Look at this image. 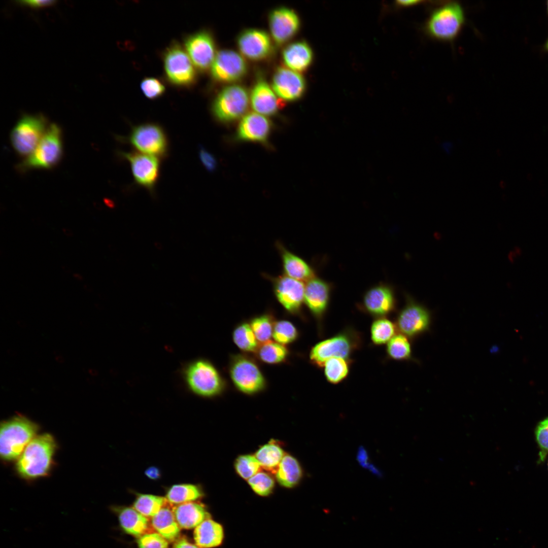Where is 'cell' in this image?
<instances>
[{"mask_svg":"<svg viewBox=\"0 0 548 548\" xmlns=\"http://www.w3.org/2000/svg\"><path fill=\"white\" fill-rule=\"evenodd\" d=\"M55 449V441L50 434L36 436L18 459V472L27 479L47 475L51 466Z\"/></svg>","mask_w":548,"mask_h":548,"instance_id":"cell-2","label":"cell"},{"mask_svg":"<svg viewBox=\"0 0 548 548\" xmlns=\"http://www.w3.org/2000/svg\"><path fill=\"white\" fill-rule=\"evenodd\" d=\"M158 533L145 534L141 536L138 543L139 548H168V542Z\"/></svg>","mask_w":548,"mask_h":548,"instance_id":"cell-44","label":"cell"},{"mask_svg":"<svg viewBox=\"0 0 548 548\" xmlns=\"http://www.w3.org/2000/svg\"><path fill=\"white\" fill-rule=\"evenodd\" d=\"M350 360L333 357L328 359L324 365V374L327 381L336 384L344 380L350 370Z\"/></svg>","mask_w":548,"mask_h":548,"instance_id":"cell-34","label":"cell"},{"mask_svg":"<svg viewBox=\"0 0 548 548\" xmlns=\"http://www.w3.org/2000/svg\"><path fill=\"white\" fill-rule=\"evenodd\" d=\"M265 276L271 282L275 295L283 307L290 313H299L304 302L305 285L303 282L284 274Z\"/></svg>","mask_w":548,"mask_h":548,"instance_id":"cell-14","label":"cell"},{"mask_svg":"<svg viewBox=\"0 0 548 548\" xmlns=\"http://www.w3.org/2000/svg\"><path fill=\"white\" fill-rule=\"evenodd\" d=\"M298 336L297 328L290 321L280 320L275 323L272 337L276 341L285 345L293 342Z\"/></svg>","mask_w":548,"mask_h":548,"instance_id":"cell-40","label":"cell"},{"mask_svg":"<svg viewBox=\"0 0 548 548\" xmlns=\"http://www.w3.org/2000/svg\"><path fill=\"white\" fill-rule=\"evenodd\" d=\"M186 52L194 66L200 71L209 69L217 53L211 34L201 30L188 37L185 41Z\"/></svg>","mask_w":548,"mask_h":548,"instance_id":"cell-16","label":"cell"},{"mask_svg":"<svg viewBox=\"0 0 548 548\" xmlns=\"http://www.w3.org/2000/svg\"><path fill=\"white\" fill-rule=\"evenodd\" d=\"M271 128L270 121L265 116L250 112L242 118L236 138L239 141L264 143L267 141Z\"/></svg>","mask_w":548,"mask_h":548,"instance_id":"cell-21","label":"cell"},{"mask_svg":"<svg viewBox=\"0 0 548 548\" xmlns=\"http://www.w3.org/2000/svg\"><path fill=\"white\" fill-rule=\"evenodd\" d=\"M74 277H75V278H76V279H77L78 280H81V279H82V277H81V276H80V275H79V274H75V275H74Z\"/></svg>","mask_w":548,"mask_h":548,"instance_id":"cell-53","label":"cell"},{"mask_svg":"<svg viewBox=\"0 0 548 548\" xmlns=\"http://www.w3.org/2000/svg\"><path fill=\"white\" fill-rule=\"evenodd\" d=\"M256 352L260 360L268 364H278L284 361L289 353L284 345L271 340L261 343Z\"/></svg>","mask_w":548,"mask_h":548,"instance_id":"cell-33","label":"cell"},{"mask_svg":"<svg viewBox=\"0 0 548 548\" xmlns=\"http://www.w3.org/2000/svg\"><path fill=\"white\" fill-rule=\"evenodd\" d=\"M229 370L234 386L244 393L255 394L266 386L265 379L258 365L248 356L237 355L233 357Z\"/></svg>","mask_w":548,"mask_h":548,"instance_id":"cell-10","label":"cell"},{"mask_svg":"<svg viewBox=\"0 0 548 548\" xmlns=\"http://www.w3.org/2000/svg\"><path fill=\"white\" fill-rule=\"evenodd\" d=\"M174 548H200L197 545L193 544L185 539L178 540L175 544Z\"/></svg>","mask_w":548,"mask_h":548,"instance_id":"cell-49","label":"cell"},{"mask_svg":"<svg viewBox=\"0 0 548 548\" xmlns=\"http://www.w3.org/2000/svg\"><path fill=\"white\" fill-rule=\"evenodd\" d=\"M199 157L203 166L208 170L212 172L215 169L217 163L215 157L203 147L199 149Z\"/></svg>","mask_w":548,"mask_h":548,"instance_id":"cell-46","label":"cell"},{"mask_svg":"<svg viewBox=\"0 0 548 548\" xmlns=\"http://www.w3.org/2000/svg\"><path fill=\"white\" fill-rule=\"evenodd\" d=\"M163 62L166 75L172 83L187 86L194 83L196 77L194 65L180 45L174 43L166 49Z\"/></svg>","mask_w":548,"mask_h":548,"instance_id":"cell-11","label":"cell"},{"mask_svg":"<svg viewBox=\"0 0 548 548\" xmlns=\"http://www.w3.org/2000/svg\"><path fill=\"white\" fill-rule=\"evenodd\" d=\"M361 345V337L357 331L346 328L336 335L314 346L310 359L317 367L324 366L329 358L339 357L350 360L351 355Z\"/></svg>","mask_w":548,"mask_h":548,"instance_id":"cell-6","label":"cell"},{"mask_svg":"<svg viewBox=\"0 0 548 548\" xmlns=\"http://www.w3.org/2000/svg\"><path fill=\"white\" fill-rule=\"evenodd\" d=\"M120 154L129 163L135 182L153 191L160 174L158 158L136 151L121 152Z\"/></svg>","mask_w":548,"mask_h":548,"instance_id":"cell-15","label":"cell"},{"mask_svg":"<svg viewBox=\"0 0 548 548\" xmlns=\"http://www.w3.org/2000/svg\"><path fill=\"white\" fill-rule=\"evenodd\" d=\"M388 356L396 360H406L412 358L411 346L408 338L399 334L395 335L387 344Z\"/></svg>","mask_w":548,"mask_h":548,"instance_id":"cell-38","label":"cell"},{"mask_svg":"<svg viewBox=\"0 0 548 548\" xmlns=\"http://www.w3.org/2000/svg\"><path fill=\"white\" fill-rule=\"evenodd\" d=\"M303 475L302 468L293 456L285 455L276 472L278 482L283 487L291 488L296 486Z\"/></svg>","mask_w":548,"mask_h":548,"instance_id":"cell-28","label":"cell"},{"mask_svg":"<svg viewBox=\"0 0 548 548\" xmlns=\"http://www.w3.org/2000/svg\"><path fill=\"white\" fill-rule=\"evenodd\" d=\"M145 473L148 478L153 480L158 479L161 475L159 469L154 466L148 468L146 470Z\"/></svg>","mask_w":548,"mask_h":548,"instance_id":"cell-48","label":"cell"},{"mask_svg":"<svg viewBox=\"0 0 548 548\" xmlns=\"http://www.w3.org/2000/svg\"><path fill=\"white\" fill-rule=\"evenodd\" d=\"M118 518L122 529L134 536L141 535L148 528V522L146 517L134 508H122L118 512Z\"/></svg>","mask_w":548,"mask_h":548,"instance_id":"cell-31","label":"cell"},{"mask_svg":"<svg viewBox=\"0 0 548 548\" xmlns=\"http://www.w3.org/2000/svg\"><path fill=\"white\" fill-rule=\"evenodd\" d=\"M234 467L236 473L242 478L249 480L260 471L261 466L255 456L243 455L236 459Z\"/></svg>","mask_w":548,"mask_h":548,"instance_id":"cell-41","label":"cell"},{"mask_svg":"<svg viewBox=\"0 0 548 548\" xmlns=\"http://www.w3.org/2000/svg\"><path fill=\"white\" fill-rule=\"evenodd\" d=\"M282 57L287 67L300 72L307 70L311 64L313 53L306 42L298 41L287 45L284 48Z\"/></svg>","mask_w":548,"mask_h":548,"instance_id":"cell-25","label":"cell"},{"mask_svg":"<svg viewBox=\"0 0 548 548\" xmlns=\"http://www.w3.org/2000/svg\"><path fill=\"white\" fill-rule=\"evenodd\" d=\"M547 11H548V1L547 2Z\"/></svg>","mask_w":548,"mask_h":548,"instance_id":"cell-55","label":"cell"},{"mask_svg":"<svg viewBox=\"0 0 548 548\" xmlns=\"http://www.w3.org/2000/svg\"><path fill=\"white\" fill-rule=\"evenodd\" d=\"M248 484L255 493L262 496L269 495L275 487V481L272 476L262 471L249 478Z\"/></svg>","mask_w":548,"mask_h":548,"instance_id":"cell-42","label":"cell"},{"mask_svg":"<svg viewBox=\"0 0 548 548\" xmlns=\"http://www.w3.org/2000/svg\"><path fill=\"white\" fill-rule=\"evenodd\" d=\"M63 232L65 233V234H66V235H67L68 236L71 235L72 234V232L70 230L67 229H63Z\"/></svg>","mask_w":548,"mask_h":548,"instance_id":"cell-52","label":"cell"},{"mask_svg":"<svg viewBox=\"0 0 548 548\" xmlns=\"http://www.w3.org/2000/svg\"><path fill=\"white\" fill-rule=\"evenodd\" d=\"M237 44L242 54L253 60L268 57L273 50L272 40L269 34L259 28L243 30L237 36Z\"/></svg>","mask_w":548,"mask_h":548,"instance_id":"cell-18","label":"cell"},{"mask_svg":"<svg viewBox=\"0 0 548 548\" xmlns=\"http://www.w3.org/2000/svg\"><path fill=\"white\" fill-rule=\"evenodd\" d=\"M271 87L275 93L283 99L294 101L303 95L306 83L303 77L298 72L280 66L273 73Z\"/></svg>","mask_w":548,"mask_h":548,"instance_id":"cell-19","label":"cell"},{"mask_svg":"<svg viewBox=\"0 0 548 548\" xmlns=\"http://www.w3.org/2000/svg\"><path fill=\"white\" fill-rule=\"evenodd\" d=\"M166 498L150 494L139 495L133 504L134 508L145 517L155 516L165 502Z\"/></svg>","mask_w":548,"mask_h":548,"instance_id":"cell-37","label":"cell"},{"mask_svg":"<svg viewBox=\"0 0 548 548\" xmlns=\"http://www.w3.org/2000/svg\"><path fill=\"white\" fill-rule=\"evenodd\" d=\"M250 99L255 112L265 116L275 115L279 110L280 105L275 92L262 78H258L254 84Z\"/></svg>","mask_w":548,"mask_h":548,"instance_id":"cell-23","label":"cell"},{"mask_svg":"<svg viewBox=\"0 0 548 548\" xmlns=\"http://www.w3.org/2000/svg\"><path fill=\"white\" fill-rule=\"evenodd\" d=\"M273 321L272 316L269 314L252 319L250 324L258 341L262 343L270 340L275 324Z\"/></svg>","mask_w":548,"mask_h":548,"instance_id":"cell-39","label":"cell"},{"mask_svg":"<svg viewBox=\"0 0 548 548\" xmlns=\"http://www.w3.org/2000/svg\"><path fill=\"white\" fill-rule=\"evenodd\" d=\"M140 86L144 94L150 99H155L161 96L165 90L163 83L155 78H145Z\"/></svg>","mask_w":548,"mask_h":548,"instance_id":"cell-43","label":"cell"},{"mask_svg":"<svg viewBox=\"0 0 548 548\" xmlns=\"http://www.w3.org/2000/svg\"><path fill=\"white\" fill-rule=\"evenodd\" d=\"M182 374L188 389L201 397H212L219 395L225 386L216 367L205 359H197L187 363L183 368Z\"/></svg>","mask_w":548,"mask_h":548,"instance_id":"cell-3","label":"cell"},{"mask_svg":"<svg viewBox=\"0 0 548 548\" xmlns=\"http://www.w3.org/2000/svg\"><path fill=\"white\" fill-rule=\"evenodd\" d=\"M362 306L366 312L377 318L385 317L395 309L393 289L386 284L370 288L363 296Z\"/></svg>","mask_w":548,"mask_h":548,"instance_id":"cell-20","label":"cell"},{"mask_svg":"<svg viewBox=\"0 0 548 548\" xmlns=\"http://www.w3.org/2000/svg\"><path fill=\"white\" fill-rule=\"evenodd\" d=\"M250 96L246 88L239 84L223 87L215 97L212 107L215 117L229 123L242 118L249 108Z\"/></svg>","mask_w":548,"mask_h":548,"instance_id":"cell-8","label":"cell"},{"mask_svg":"<svg viewBox=\"0 0 548 548\" xmlns=\"http://www.w3.org/2000/svg\"><path fill=\"white\" fill-rule=\"evenodd\" d=\"M423 2L420 1H400L397 2V5L401 7H409L421 4Z\"/></svg>","mask_w":548,"mask_h":548,"instance_id":"cell-50","label":"cell"},{"mask_svg":"<svg viewBox=\"0 0 548 548\" xmlns=\"http://www.w3.org/2000/svg\"><path fill=\"white\" fill-rule=\"evenodd\" d=\"M268 22L272 39L277 45L291 40L300 27V19L293 9L284 6L276 8L269 14Z\"/></svg>","mask_w":548,"mask_h":548,"instance_id":"cell-17","label":"cell"},{"mask_svg":"<svg viewBox=\"0 0 548 548\" xmlns=\"http://www.w3.org/2000/svg\"><path fill=\"white\" fill-rule=\"evenodd\" d=\"M536 436L542 450L540 457L542 459L548 452V418L538 424L536 430Z\"/></svg>","mask_w":548,"mask_h":548,"instance_id":"cell-45","label":"cell"},{"mask_svg":"<svg viewBox=\"0 0 548 548\" xmlns=\"http://www.w3.org/2000/svg\"><path fill=\"white\" fill-rule=\"evenodd\" d=\"M179 526L184 529L196 528L210 518L204 507L198 503L189 502L179 504L173 509Z\"/></svg>","mask_w":548,"mask_h":548,"instance_id":"cell-26","label":"cell"},{"mask_svg":"<svg viewBox=\"0 0 548 548\" xmlns=\"http://www.w3.org/2000/svg\"><path fill=\"white\" fill-rule=\"evenodd\" d=\"M154 528L165 539L173 541L180 534L179 526L174 512L167 508H162L152 519Z\"/></svg>","mask_w":548,"mask_h":548,"instance_id":"cell-30","label":"cell"},{"mask_svg":"<svg viewBox=\"0 0 548 548\" xmlns=\"http://www.w3.org/2000/svg\"><path fill=\"white\" fill-rule=\"evenodd\" d=\"M396 329V325L386 318H377L370 328L372 342L375 345L388 342L395 335Z\"/></svg>","mask_w":548,"mask_h":548,"instance_id":"cell-36","label":"cell"},{"mask_svg":"<svg viewBox=\"0 0 548 548\" xmlns=\"http://www.w3.org/2000/svg\"><path fill=\"white\" fill-rule=\"evenodd\" d=\"M465 23V12L461 5L456 2H446L431 11L423 29L433 40L452 43L459 37Z\"/></svg>","mask_w":548,"mask_h":548,"instance_id":"cell-1","label":"cell"},{"mask_svg":"<svg viewBox=\"0 0 548 548\" xmlns=\"http://www.w3.org/2000/svg\"><path fill=\"white\" fill-rule=\"evenodd\" d=\"M330 290L328 283L316 277L305 285L304 302L318 321H322L327 309Z\"/></svg>","mask_w":548,"mask_h":548,"instance_id":"cell-22","label":"cell"},{"mask_svg":"<svg viewBox=\"0 0 548 548\" xmlns=\"http://www.w3.org/2000/svg\"><path fill=\"white\" fill-rule=\"evenodd\" d=\"M284 456V450L279 443L274 439H271L261 447L255 455L261 467L273 473H276Z\"/></svg>","mask_w":548,"mask_h":548,"instance_id":"cell-29","label":"cell"},{"mask_svg":"<svg viewBox=\"0 0 548 548\" xmlns=\"http://www.w3.org/2000/svg\"><path fill=\"white\" fill-rule=\"evenodd\" d=\"M38 430L36 424L21 416L3 423L0 432L2 458L6 461L18 459Z\"/></svg>","mask_w":548,"mask_h":548,"instance_id":"cell-4","label":"cell"},{"mask_svg":"<svg viewBox=\"0 0 548 548\" xmlns=\"http://www.w3.org/2000/svg\"><path fill=\"white\" fill-rule=\"evenodd\" d=\"M128 142L139 152L158 158L166 156L168 142L162 127L154 123H145L133 127Z\"/></svg>","mask_w":548,"mask_h":548,"instance_id":"cell-9","label":"cell"},{"mask_svg":"<svg viewBox=\"0 0 548 548\" xmlns=\"http://www.w3.org/2000/svg\"><path fill=\"white\" fill-rule=\"evenodd\" d=\"M202 495L201 490L197 486L183 484L172 486L168 490L165 498L171 503L181 504L195 501Z\"/></svg>","mask_w":548,"mask_h":548,"instance_id":"cell-32","label":"cell"},{"mask_svg":"<svg viewBox=\"0 0 548 548\" xmlns=\"http://www.w3.org/2000/svg\"><path fill=\"white\" fill-rule=\"evenodd\" d=\"M233 340L241 350L246 352H256L258 340L250 324L242 323L237 325L232 333Z\"/></svg>","mask_w":548,"mask_h":548,"instance_id":"cell-35","label":"cell"},{"mask_svg":"<svg viewBox=\"0 0 548 548\" xmlns=\"http://www.w3.org/2000/svg\"><path fill=\"white\" fill-rule=\"evenodd\" d=\"M224 531L219 523L209 518L206 519L195 529L194 539L200 548L218 546L223 541Z\"/></svg>","mask_w":548,"mask_h":548,"instance_id":"cell-27","label":"cell"},{"mask_svg":"<svg viewBox=\"0 0 548 548\" xmlns=\"http://www.w3.org/2000/svg\"><path fill=\"white\" fill-rule=\"evenodd\" d=\"M42 114H24L13 128L10 140L17 154L26 157L35 149L48 126Z\"/></svg>","mask_w":548,"mask_h":548,"instance_id":"cell-7","label":"cell"},{"mask_svg":"<svg viewBox=\"0 0 548 548\" xmlns=\"http://www.w3.org/2000/svg\"><path fill=\"white\" fill-rule=\"evenodd\" d=\"M452 147V144L451 143H446L443 144V148L446 151V152L449 154Z\"/></svg>","mask_w":548,"mask_h":548,"instance_id":"cell-51","label":"cell"},{"mask_svg":"<svg viewBox=\"0 0 548 548\" xmlns=\"http://www.w3.org/2000/svg\"><path fill=\"white\" fill-rule=\"evenodd\" d=\"M430 323L429 311L408 297L406 304L397 315L395 325L402 334L414 338L426 332Z\"/></svg>","mask_w":548,"mask_h":548,"instance_id":"cell-12","label":"cell"},{"mask_svg":"<svg viewBox=\"0 0 548 548\" xmlns=\"http://www.w3.org/2000/svg\"><path fill=\"white\" fill-rule=\"evenodd\" d=\"M276 247L281 256L283 274L301 282L315 277L314 270L303 259L288 250L280 242Z\"/></svg>","mask_w":548,"mask_h":548,"instance_id":"cell-24","label":"cell"},{"mask_svg":"<svg viewBox=\"0 0 548 548\" xmlns=\"http://www.w3.org/2000/svg\"><path fill=\"white\" fill-rule=\"evenodd\" d=\"M247 70V62L243 56L229 49H223L217 52L211 67L212 78L222 83L241 80L245 76Z\"/></svg>","mask_w":548,"mask_h":548,"instance_id":"cell-13","label":"cell"},{"mask_svg":"<svg viewBox=\"0 0 548 548\" xmlns=\"http://www.w3.org/2000/svg\"><path fill=\"white\" fill-rule=\"evenodd\" d=\"M546 48L548 49V40H547V43H546Z\"/></svg>","mask_w":548,"mask_h":548,"instance_id":"cell-54","label":"cell"},{"mask_svg":"<svg viewBox=\"0 0 548 548\" xmlns=\"http://www.w3.org/2000/svg\"><path fill=\"white\" fill-rule=\"evenodd\" d=\"M62 131L56 124H50L33 152L17 165L21 172L49 169L60 161L63 152Z\"/></svg>","mask_w":548,"mask_h":548,"instance_id":"cell-5","label":"cell"},{"mask_svg":"<svg viewBox=\"0 0 548 548\" xmlns=\"http://www.w3.org/2000/svg\"><path fill=\"white\" fill-rule=\"evenodd\" d=\"M21 5L28 6L32 8H40L54 5L55 1H21L17 2Z\"/></svg>","mask_w":548,"mask_h":548,"instance_id":"cell-47","label":"cell"}]
</instances>
